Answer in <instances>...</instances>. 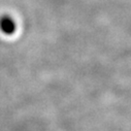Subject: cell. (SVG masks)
<instances>
[{
    "instance_id": "1",
    "label": "cell",
    "mask_w": 131,
    "mask_h": 131,
    "mask_svg": "<svg viewBox=\"0 0 131 131\" xmlns=\"http://www.w3.org/2000/svg\"><path fill=\"white\" fill-rule=\"evenodd\" d=\"M0 28L5 34H13L16 30V23L10 17L4 16L0 20Z\"/></svg>"
}]
</instances>
